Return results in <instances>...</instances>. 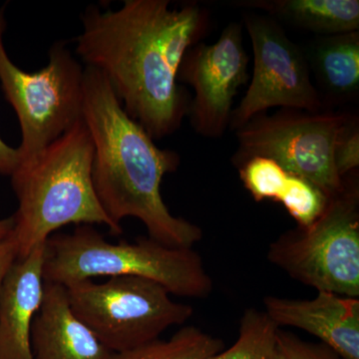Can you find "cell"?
<instances>
[{
    "label": "cell",
    "mask_w": 359,
    "mask_h": 359,
    "mask_svg": "<svg viewBox=\"0 0 359 359\" xmlns=\"http://www.w3.org/2000/svg\"><path fill=\"white\" fill-rule=\"evenodd\" d=\"M94 144L86 124H75L32 163L20 165L11 185L18 207L11 237L18 257L44 245L70 224H104L121 235L103 211L92 180Z\"/></svg>",
    "instance_id": "obj_3"
},
{
    "label": "cell",
    "mask_w": 359,
    "mask_h": 359,
    "mask_svg": "<svg viewBox=\"0 0 359 359\" xmlns=\"http://www.w3.org/2000/svg\"><path fill=\"white\" fill-rule=\"evenodd\" d=\"M249 61L243 26L237 22L226 25L215 43L200 42L187 52L178 81L195 93L187 116L196 133L219 138L230 127L233 98L249 80Z\"/></svg>",
    "instance_id": "obj_10"
},
{
    "label": "cell",
    "mask_w": 359,
    "mask_h": 359,
    "mask_svg": "<svg viewBox=\"0 0 359 359\" xmlns=\"http://www.w3.org/2000/svg\"><path fill=\"white\" fill-rule=\"evenodd\" d=\"M269 263L318 292L359 297L358 170L344 177L313 224L283 233L268 249Z\"/></svg>",
    "instance_id": "obj_5"
},
{
    "label": "cell",
    "mask_w": 359,
    "mask_h": 359,
    "mask_svg": "<svg viewBox=\"0 0 359 359\" xmlns=\"http://www.w3.org/2000/svg\"><path fill=\"white\" fill-rule=\"evenodd\" d=\"M306 52L325 109L359 94V30L318 36Z\"/></svg>",
    "instance_id": "obj_14"
},
{
    "label": "cell",
    "mask_w": 359,
    "mask_h": 359,
    "mask_svg": "<svg viewBox=\"0 0 359 359\" xmlns=\"http://www.w3.org/2000/svg\"><path fill=\"white\" fill-rule=\"evenodd\" d=\"M45 244L18 257L0 289V359H33L32 332L44 295Z\"/></svg>",
    "instance_id": "obj_12"
},
{
    "label": "cell",
    "mask_w": 359,
    "mask_h": 359,
    "mask_svg": "<svg viewBox=\"0 0 359 359\" xmlns=\"http://www.w3.org/2000/svg\"><path fill=\"white\" fill-rule=\"evenodd\" d=\"M14 219L13 217L0 219V241L4 240L11 235L13 230Z\"/></svg>",
    "instance_id": "obj_23"
},
{
    "label": "cell",
    "mask_w": 359,
    "mask_h": 359,
    "mask_svg": "<svg viewBox=\"0 0 359 359\" xmlns=\"http://www.w3.org/2000/svg\"><path fill=\"white\" fill-rule=\"evenodd\" d=\"M18 259V247L11 235L0 241V289L7 273Z\"/></svg>",
    "instance_id": "obj_21"
},
{
    "label": "cell",
    "mask_w": 359,
    "mask_h": 359,
    "mask_svg": "<svg viewBox=\"0 0 359 359\" xmlns=\"http://www.w3.org/2000/svg\"><path fill=\"white\" fill-rule=\"evenodd\" d=\"M243 23L252 42L254 71L245 96L231 112L230 128H242L273 107L327 110L311 79L304 49L289 39L280 23L250 11L243 14Z\"/></svg>",
    "instance_id": "obj_9"
},
{
    "label": "cell",
    "mask_w": 359,
    "mask_h": 359,
    "mask_svg": "<svg viewBox=\"0 0 359 359\" xmlns=\"http://www.w3.org/2000/svg\"><path fill=\"white\" fill-rule=\"evenodd\" d=\"M33 359H111L113 353L73 313L65 285L45 283L32 332Z\"/></svg>",
    "instance_id": "obj_13"
},
{
    "label": "cell",
    "mask_w": 359,
    "mask_h": 359,
    "mask_svg": "<svg viewBox=\"0 0 359 359\" xmlns=\"http://www.w3.org/2000/svg\"><path fill=\"white\" fill-rule=\"evenodd\" d=\"M264 313L280 327L318 337L342 359H359V299L318 292L311 299L266 297Z\"/></svg>",
    "instance_id": "obj_11"
},
{
    "label": "cell",
    "mask_w": 359,
    "mask_h": 359,
    "mask_svg": "<svg viewBox=\"0 0 359 359\" xmlns=\"http://www.w3.org/2000/svg\"><path fill=\"white\" fill-rule=\"evenodd\" d=\"M65 289L73 313L113 353L159 339L194 313L192 306L173 301L159 283L138 276L81 280Z\"/></svg>",
    "instance_id": "obj_7"
},
{
    "label": "cell",
    "mask_w": 359,
    "mask_h": 359,
    "mask_svg": "<svg viewBox=\"0 0 359 359\" xmlns=\"http://www.w3.org/2000/svg\"><path fill=\"white\" fill-rule=\"evenodd\" d=\"M268 359H285V355H283L282 351L280 349L276 348V353L271 356V358Z\"/></svg>",
    "instance_id": "obj_24"
},
{
    "label": "cell",
    "mask_w": 359,
    "mask_h": 359,
    "mask_svg": "<svg viewBox=\"0 0 359 359\" xmlns=\"http://www.w3.org/2000/svg\"><path fill=\"white\" fill-rule=\"evenodd\" d=\"M223 349V340L190 325L182 327L169 339H156L113 353L111 359H210Z\"/></svg>",
    "instance_id": "obj_16"
},
{
    "label": "cell",
    "mask_w": 359,
    "mask_h": 359,
    "mask_svg": "<svg viewBox=\"0 0 359 359\" xmlns=\"http://www.w3.org/2000/svg\"><path fill=\"white\" fill-rule=\"evenodd\" d=\"M0 9V83L20 121V165L42 152L82 120L85 67L65 41L51 45L48 63L34 73L14 65L6 50Z\"/></svg>",
    "instance_id": "obj_6"
},
{
    "label": "cell",
    "mask_w": 359,
    "mask_h": 359,
    "mask_svg": "<svg viewBox=\"0 0 359 359\" xmlns=\"http://www.w3.org/2000/svg\"><path fill=\"white\" fill-rule=\"evenodd\" d=\"M75 53L109 80L127 113L153 140L175 133L188 115L190 95L178 73L187 52L209 29L197 2L125 0L120 8L91 4L81 15Z\"/></svg>",
    "instance_id": "obj_1"
},
{
    "label": "cell",
    "mask_w": 359,
    "mask_h": 359,
    "mask_svg": "<svg viewBox=\"0 0 359 359\" xmlns=\"http://www.w3.org/2000/svg\"><path fill=\"white\" fill-rule=\"evenodd\" d=\"M351 115L330 109H280L273 115L257 116L236 130L238 145L233 164L238 166L254 157L269 158L332 197L344 185V177L334 167V149Z\"/></svg>",
    "instance_id": "obj_8"
},
{
    "label": "cell",
    "mask_w": 359,
    "mask_h": 359,
    "mask_svg": "<svg viewBox=\"0 0 359 359\" xmlns=\"http://www.w3.org/2000/svg\"><path fill=\"white\" fill-rule=\"evenodd\" d=\"M334 167L341 178L359 167V121L351 115L339 132L334 149Z\"/></svg>",
    "instance_id": "obj_19"
},
{
    "label": "cell",
    "mask_w": 359,
    "mask_h": 359,
    "mask_svg": "<svg viewBox=\"0 0 359 359\" xmlns=\"http://www.w3.org/2000/svg\"><path fill=\"white\" fill-rule=\"evenodd\" d=\"M229 6L262 11L318 36L358 32V0H237Z\"/></svg>",
    "instance_id": "obj_15"
},
{
    "label": "cell",
    "mask_w": 359,
    "mask_h": 359,
    "mask_svg": "<svg viewBox=\"0 0 359 359\" xmlns=\"http://www.w3.org/2000/svg\"><path fill=\"white\" fill-rule=\"evenodd\" d=\"M278 347L285 359H342L325 344L306 342L297 335L280 330Z\"/></svg>",
    "instance_id": "obj_20"
},
{
    "label": "cell",
    "mask_w": 359,
    "mask_h": 359,
    "mask_svg": "<svg viewBox=\"0 0 359 359\" xmlns=\"http://www.w3.org/2000/svg\"><path fill=\"white\" fill-rule=\"evenodd\" d=\"M280 330L264 311L245 309L237 341L210 359H268L278 348Z\"/></svg>",
    "instance_id": "obj_17"
},
{
    "label": "cell",
    "mask_w": 359,
    "mask_h": 359,
    "mask_svg": "<svg viewBox=\"0 0 359 359\" xmlns=\"http://www.w3.org/2000/svg\"><path fill=\"white\" fill-rule=\"evenodd\" d=\"M238 168L245 190L257 202L271 200L280 203L294 176L276 161L266 157L250 158Z\"/></svg>",
    "instance_id": "obj_18"
},
{
    "label": "cell",
    "mask_w": 359,
    "mask_h": 359,
    "mask_svg": "<svg viewBox=\"0 0 359 359\" xmlns=\"http://www.w3.org/2000/svg\"><path fill=\"white\" fill-rule=\"evenodd\" d=\"M20 165L18 149L11 147L0 138V176H13Z\"/></svg>",
    "instance_id": "obj_22"
},
{
    "label": "cell",
    "mask_w": 359,
    "mask_h": 359,
    "mask_svg": "<svg viewBox=\"0 0 359 359\" xmlns=\"http://www.w3.org/2000/svg\"><path fill=\"white\" fill-rule=\"evenodd\" d=\"M96 276H138L159 283L171 294L205 299L214 283L193 248H175L151 238L111 243L90 224L45 243V283L66 285Z\"/></svg>",
    "instance_id": "obj_4"
},
{
    "label": "cell",
    "mask_w": 359,
    "mask_h": 359,
    "mask_svg": "<svg viewBox=\"0 0 359 359\" xmlns=\"http://www.w3.org/2000/svg\"><path fill=\"white\" fill-rule=\"evenodd\" d=\"M82 119L94 144V190L110 221L122 229L123 219H138L149 238L169 247L193 248L200 242L202 229L174 216L161 194L164 177L178 170L180 155L158 147L125 112L107 77L87 66Z\"/></svg>",
    "instance_id": "obj_2"
}]
</instances>
